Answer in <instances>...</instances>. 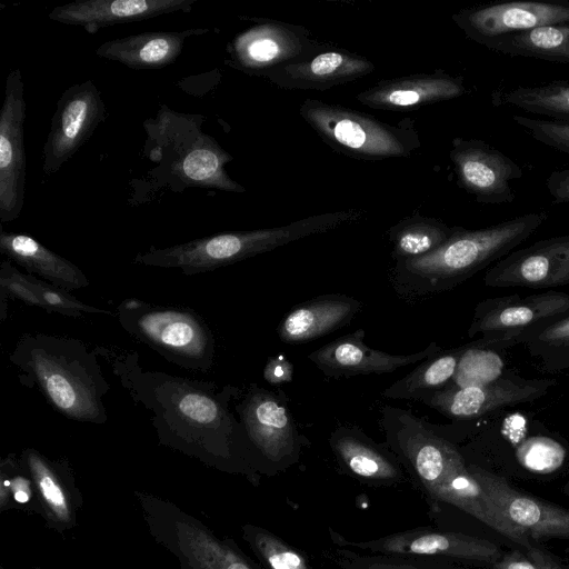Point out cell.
Wrapping results in <instances>:
<instances>
[{
	"instance_id": "24",
	"label": "cell",
	"mask_w": 569,
	"mask_h": 569,
	"mask_svg": "<svg viewBox=\"0 0 569 569\" xmlns=\"http://www.w3.org/2000/svg\"><path fill=\"white\" fill-rule=\"evenodd\" d=\"M466 91L461 77L436 72L383 80L361 91L356 98L373 109L408 110L456 99Z\"/></svg>"
},
{
	"instance_id": "43",
	"label": "cell",
	"mask_w": 569,
	"mask_h": 569,
	"mask_svg": "<svg viewBox=\"0 0 569 569\" xmlns=\"http://www.w3.org/2000/svg\"><path fill=\"white\" fill-rule=\"evenodd\" d=\"M540 367L547 372H558L569 369V347L543 351L536 356Z\"/></svg>"
},
{
	"instance_id": "42",
	"label": "cell",
	"mask_w": 569,
	"mask_h": 569,
	"mask_svg": "<svg viewBox=\"0 0 569 569\" xmlns=\"http://www.w3.org/2000/svg\"><path fill=\"white\" fill-rule=\"evenodd\" d=\"M292 370V365L282 356L271 357L263 369V378L272 385L288 382Z\"/></svg>"
},
{
	"instance_id": "29",
	"label": "cell",
	"mask_w": 569,
	"mask_h": 569,
	"mask_svg": "<svg viewBox=\"0 0 569 569\" xmlns=\"http://www.w3.org/2000/svg\"><path fill=\"white\" fill-rule=\"evenodd\" d=\"M482 46L511 57L569 63V23L500 36L485 41Z\"/></svg>"
},
{
	"instance_id": "8",
	"label": "cell",
	"mask_w": 569,
	"mask_h": 569,
	"mask_svg": "<svg viewBox=\"0 0 569 569\" xmlns=\"http://www.w3.org/2000/svg\"><path fill=\"white\" fill-rule=\"evenodd\" d=\"M329 537L336 547L361 552L429 557L447 561L481 563L487 567L503 553L489 540L427 527L360 541L349 540L329 528Z\"/></svg>"
},
{
	"instance_id": "40",
	"label": "cell",
	"mask_w": 569,
	"mask_h": 569,
	"mask_svg": "<svg viewBox=\"0 0 569 569\" xmlns=\"http://www.w3.org/2000/svg\"><path fill=\"white\" fill-rule=\"evenodd\" d=\"M523 550L503 552L495 562L488 566L489 569H567L560 561L545 550L532 546Z\"/></svg>"
},
{
	"instance_id": "34",
	"label": "cell",
	"mask_w": 569,
	"mask_h": 569,
	"mask_svg": "<svg viewBox=\"0 0 569 569\" xmlns=\"http://www.w3.org/2000/svg\"><path fill=\"white\" fill-rule=\"evenodd\" d=\"M11 509L38 515L32 480L22 468L19 456L14 453L0 460V512Z\"/></svg>"
},
{
	"instance_id": "18",
	"label": "cell",
	"mask_w": 569,
	"mask_h": 569,
	"mask_svg": "<svg viewBox=\"0 0 569 569\" xmlns=\"http://www.w3.org/2000/svg\"><path fill=\"white\" fill-rule=\"evenodd\" d=\"M430 507L453 506L480 520L525 549L532 547L529 536L515 526L470 473L459 453L442 476L422 492Z\"/></svg>"
},
{
	"instance_id": "11",
	"label": "cell",
	"mask_w": 569,
	"mask_h": 569,
	"mask_svg": "<svg viewBox=\"0 0 569 569\" xmlns=\"http://www.w3.org/2000/svg\"><path fill=\"white\" fill-rule=\"evenodd\" d=\"M27 103L21 70H11L6 79L0 111V221L20 217L24 204L27 157L24 122Z\"/></svg>"
},
{
	"instance_id": "3",
	"label": "cell",
	"mask_w": 569,
	"mask_h": 569,
	"mask_svg": "<svg viewBox=\"0 0 569 569\" xmlns=\"http://www.w3.org/2000/svg\"><path fill=\"white\" fill-rule=\"evenodd\" d=\"M545 211L521 214L487 228L455 227L452 236L422 257L398 260L406 283L420 292L450 290L507 256L541 224Z\"/></svg>"
},
{
	"instance_id": "4",
	"label": "cell",
	"mask_w": 569,
	"mask_h": 569,
	"mask_svg": "<svg viewBox=\"0 0 569 569\" xmlns=\"http://www.w3.org/2000/svg\"><path fill=\"white\" fill-rule=\"evenodd\" d=\"M116 317L126 332L167 361L191 371L208 372L212 368L216 340L193 310L124 299L118 305Z\"/></svg>"
},
{
	"instance_id": "33",
	"label": "cell",
	"mask_w": 569,
	"mask_h": 569,
	"mask_svg": "<svg viewBox=\"0 0 569 569\" xmlns=\"http://www.w3.org/2000/svg\"><path fill=\"white\" fill-rule=\"evenodd\" d=\"M241 537L264 569H312L300 550L263 527L244 523Z\"/></svg>"
},
{
	"instance_id": "32",
	"label": "cell",
	"mask_w": 569,
	"mask_h": 569,
	"mask_svg": "<svg viewBox=\"0 0 569 569\" xmlns=\"http://www.w3.org/2000/svg\"><path fill=\"white\" fill-rule=\"evenodd\" d=\"M455 227L445 222L415 214L408 217L389 230L397 260L426 256L441 247L453 233Z\"/></svg>"
},
{
	"instance_id": "46",
	"label": "cell",
	"mask_w": 569,
	"mask_h": 569,
	"mask_svg": "<svg viewBox=\"0 0 569 569\" xmlns=\"http://www.w3.org/2000/svg\"><path fill=\"white\" fill-rule=\"evenodd\" d=\"M567 569H569V563L566 566Z\"/></svg>"
},
{
	"instance_id": "44",
	"label": "cell",
	"mask_w": 569,
	"mask_h": 569,
	"mask_svg": "<svg viewBox=\"0 0 569 569\" xmlns=\"http://www.w3.org/2000/svg\"><path fill=\"white\" fill-rule=\"evenodd\" d=\"M565 492L569 495V482L565 487Z\"/></svg>"
},
{
	"instance_id": "5",
	"label": "cell",
	"mask_w": 569,
	"mask_h": 569,
	"mask_svg": "<svg viewBox=\"0 0 569 569\" xmlns=\"http://www.w3.org/2000/svg\"><path fill=\"white\" fill-rule=\"evenodd\" d=\"M153 540L180 569H258L229 537H218L198 518L153 493L133 492Z\"/></svg>"
},
{
	"instance_id": "6",
	"label": "cell",
	"mask_w": 569,
	"mask_h": 569,
	"mask_svg": "<svg viewBox=\"0 0 569 569\" xmlns=\"http://www.w3.org/2000/svg\"><path fill=\"white\" fill-rule=\"evenodd\" d=\"M299 113L333 149L346 154L378 160L408 157L420 147L410 120L392 126L366 113L306 99Z\"/></svg>"
},
{
	"instance_id": "26",
	"label": "cell",
	"mask_w": 569,
	"mask_h": 569,
	"mask_svg": "<svg viewBox=\"0 0 569 569\" xmlns=\"http://www.w3.org/2000/svg\"><path fill=\"white\" fill-rule=\"evenodd\" d=\"M207 32L209 29L204 28L142 32L106 41L97 48L96 54L132 70H156L173 63L188 38Z\"/></svg>"
},
{
	"instance_id": "12",
	"label": "cell",
	"mask_w": 569,
	"mask_h": 569,
	"mask_svg": "<svg viewBox=\"0 0 569 569\" xmlns=\"http://www.w3.org/2000/svg\"><path fill=\"white\" fill-rule=\"evenodd\" d=\"M458 184L482 204H508L516 199L511 182L522 168L486 141L455 138L449 153Z\"/></svg>"
},
{
	"instance_id": "38",
	"label": "cell",
	"mask_w": 569,
	"mask_h": 569,
	"mask_svg": "<svg viewBox=\"0 0 569 569\" xmlns=\"http://www.w3.org/2000/svg\"><path fill=\"white\" fill-rule=\"evenodd\" d=\"M512 120L537 141L569 154V120L512 114Z\"/></svg>"
},
{
	"instance_id": "13",
	"label": "cell",
	"mask_w": 569,
	"mask_h": 569,
	"mask_svg": "<svg viewBox=\"0 0 569 569\" xmlns=\"http://www.w3.org/2000/svg\"><path fill=\"white\" fill-rule=\"evenodd\" d=\"M555 385L551 379L525 380L501 376L485 385L447 386L419 400L449 418L475 419L506 407L535 401Z\"/></svg>"
},
{
	"instance_id": "2",
	"label": "cell",
	"mask_w": 569,
	"mask_h": 569,
	"mask_svg": "<svg viewBox=\"0 0 569 569\" xmlns=\"http://www.w3.org/2000/svg\"><path fill=\"white\" fill-rule=\"evenodd\" d=\"M81 340L43 332L24 333L9 356L18 379L37 388L63 417L94 425L108 420L103 397L110 390L97 358Z\"/></svg>"
},
{
	"instance_id": "15",
	"label": "cell",
	"mask_w": 569,
	"mask_h": 569,
	"mask_svg": "<svg viewBox=\"0 0 569 569\" xmlns=\"http://www.w3.org/2000/svg\"><path fill=\"white\" fill-rule=\"evenodd\" d=\"M19 460L32 480L44 526L60 535L73 529L83 499L69 460L51 459L31 447L21 450Z\"/></svg>"
},
{
	"instance_id": "16",
	"label": "cell",
	"mask_w": 569,
	"mask_h": 569,
	"mask_svg": "<svg viewBox=\"0 0 569 569\" xmlns=\"http://www.w3.org/2000/svg\"><path fill=\"white\" fill-rule=\"evenodd\" d=\"M466 37L482 44L500 36L569 23V1H511L465 8L452 16Z\"/></svg>"
},
{
	"instance_id": "41",
	"label": "cell",
	"mask_w": 569,
	"mask_h": 569,
	"mask_svg": "<svg viewBox=\"0 0 569 569\" xmlns=\"http://www.w3.org/2000/svg\"><path fill=\"white\" fill-rule=\"evenodd\" d=\"M553 204L569 203V166L552 171L546 179Z\"/></svg>"
},
{
	"instance_id": "17",
	"label": "cell",
	"mask_w": 569,
	"mask_h": 569,
	"mask_svg": "<svg viewBox=\"0 0 569 569\" xmlns=\"http://www.w3.org/2000/svg\"><path fill=\"white\" fill-rule=\"evenodd\" d=\"M315 48L318 47L303 27L261 23L237 34L228 43L230 59L226 63L250 74L262 76L278 66L310 54Z\"/></svg>"
},
{
	"instance_id": "25",
	"label": "cell",
	"mask_w": 569,
	"mask_h": 569,
	"mask_svg": "<svg viewBox=\"0 0 569 569\" xmlns=\"http://www.w3.org/2000/svg\"><path fill=\"white\" fill-rule=\"evenodd\" d=\"M330 446L341 470L366 485L389 487L405 480L397 457L361 431L339 428L332 433Z\"/></svg>"
},
{
	"instance_id": "1",
	"label": "cell",
	"mask_w": 569,
	"mask_h": 569,
	"mask_svg": "<svg viewBox=\"0 0 569 569\" xmlns=\"http://www.w3.org/2000/svg\"><path fill=\"white\" fill-rule=\"evenodd\" d=\"M97 352L108 359L134 403L149 413L161 446L258 483L248 463L244 430L230 410L234 387L218 388L209 381L147 370L137 351L99 347Z\"/></svg>"
},
{
	"instance_id": "10",
	"label": "cell",
	"mask_w": 569,
	"mask_h": 569,
	"mask_svg": "<svg viewBox=\"0 0 569 569\" xmlns=\"http://www.w3.org/2000/svg\"><path fill=\"white\" fill-rule=\"evenodd\" d=\"M108 117L100 90L91 80L67 88L57 101L42 150V171L58 172Z\"/></svg>"
},
{
	"instance_id": "28",
	"label": "cell",
	"mask_w": 569,
	"mask_h": 569,
	"mask_svg": "<svg viewBox=\"0 0 569 569\" xmlns=\"http://www.w3.org/2000/svg\"><path fill=\"white\" fill-rule=\"evenodd\" d=\"M361 309L350 297L329 295L297 306L280 321L278 336L286 343H301L346 326Z\"/></svg>"
},
{
	"instance_id": "20",
	"label": "cell",
	"mask_w": 569,
	"mask_h": 569,
	"mask_svg": "<svg viewBox=\"0 0 569 569\" xmlns=\"http://www.w3.org/2000/svg\"><path fill=\"white\" fill-rule=\"evenodd\" d=\"M468 469L506 517L529 537L569 538V510L523 495L505 478L477 465Z\"/></svg>"
},
{
	"instance_id": "9",
	"label": "cell",
	"mask_w": 569,
	"mask_h": 569,
	"mask_svg": "<svg viewBox=\"0 0 569 569\" xmlns=\"http://www.w3.org/2000/svg\"><path fill=\"white\" fill-rule=\"evenodd\" d=\"M567 312L569 295L560 291L487 298L476 306L468 336H479L480 347L505 349L525 330Z\"/></svg>"
},
{
	"instance_id": "21",
	"label": "cell",
	"mask_w": 569,
	"mask_h": 569,
	"mask_svg": "<svg viewBox=\"0 0 569 569\" xmlns=\"http://www.w3.org/2000/svg\"><path fill=\"white\" fill-rule=\"evenodd\" d=\"M363 337V330L358 329L351 335L340 337L320 347L308 358L328 377L341 378L392 372L441 352L436 342H430L426 349L419 352L393 356L366 346Z\"/></svg>"
},
{
	"instance_id": "47",
	"label": "cell",
	"mask_w": 569,
	"mask_h": 569,
	"mask_svg": "<svg viewBox=\"0 0 569 569\" xmlns=\"http://www.w3.org/2000/svg\"><path fill=\"white\" fill-rule=\"evenodd\" d=\"M0 569H4L3 566H0Z\"/></svg>"
},
{
	"instance_id": "37",
	"label": "cell",
	"mask_w": 569,
	"mask_h": 569,
	"mask_svg": "<svg viewBox=\"0 0 569 569\" xmlns=\"http://www.w3.org/2000/svg\"><path fill=\"white\" fill-rule=\"evenodd\" d=\"M36 289L41 298L43 310L47 312H57L68 317H81L82 313L110 315L112 312L94 306L87 305L69 291L51 284L50 282L32 276Z\"/></svg>"
},
{
	"instance_id": "27",
	"label": "cell",
	"mask_w": 569,
	"mask_h": 569,
	"mask_svg": "<svg viewBox=\"0 0 569 569\" xmlns=\"http://www.w3.org/2000/svg\"><path fill=\"white\" fill-rule=\"evenodd\" d=\"M0 251L9 260L39 276L42 280L67 291L89 286L82 270L29 234L0 231Z\"/></svg>"
},
{
	"instance_id": "31",
	"label": "cell",
	"mask_w": 569,
	"mask_h": 569,
	"mask_svg": "<svg viewBox=\"0 0 569 569\" xmlns=\"http://www.w3.org/2000/svg\"><path fill=\"white\" fill-rule=\"evenodd\" d=\"M491 97L495 106H508L528 113L569 120V82L567 81L498 89Z\"/></svg>"
},
{
	"instance_id": "30",
	"label": "cell",
	"mask_w": 569,
	"mask_h": 569,
	"mask_svg": "<svg viewBox=\"0 0 569 569\" xmlns=\"http://www.w3.org/2000/svg\"><path fill=\"white\" fill-rule=\"evenodd\" d=\"M465 346L441 351L439 355L426 359L422 363L392 383L383 391V397L391 399H417L443 389L452 380Z\"/></svg>"
},
{
	"instance_id": "7",
	"label": "cell",
	"mask_w": 569,
	"mask_h": 569,
	"mask_svg": "<svg viewBox=\"0 0 569 569\" xmlns=\"http://www.w3.org/2000/svg\"><path fill=\"white\" fill-rule=\"evenodd\" d=\"M237 411L247 438L248 463L256 473H273L297 460L299 445L291 417L274 395L251 387Z\"/></svg>"
},
{
	"instance_id": "22",
	"label": "cell",
	"mask_w": 569,
	"mask_h": 569,
	"mask_svg": "<svg viewBox=\"0 0 569 569\" xmlns=\"http://www.w3.org/2000/svg\"><path fill=\"white\" fill-rule=\"evenodd\" d=\"M198 0H76L54 7L48 19L96 33L101 28L190 12Z\"/></svg>"
},
{
	"instance_id": "45",
	"label": "cell",
	"mask_w": 569,
	"mask_h": 569,
	"mask_svg": "<svg viewBox=\"0 0 569 569\" xmlns=\"http://www.w3.org/2000/svg\"><path fill=\"white\" fill-rule=\"evenodd\" d=\"M33 569H44V568L36 567V568H33Z\"/></svg>"
},
{
	"instance_id": "14",
	"label": "cell",
	"mask_w": 569,
	"mask_h": 569,
	"mask_svg": "<svg viewBox=\"0 0 569 569\" xmlns=\"http://www.w3.org/2000/svg\"><path fill=\"white\" fill-rule=\"evenodd\" d=\"M490 288L551 289L569 283V234L512 250L483 277Z\"/></svg>"
},
{
	"instance_id": "19",
	"label": "cell",
	"mask_w": 569,
	"mask_h": 569,
	"mask_svg": "<svg viewBox=\"0 0 569 569\" xmlns=\"http://www.w3.org/2000/svg\"><path fill=\"white\" fill-rule=\"evenodd\" d=\"M392 413L396 421L386 426L388 446L423 492L441 477L459 451L409 412L393 410Z\"/></svg>"
},
{
	"instance_id": "35",
	"label": "cell",
	"mask_w": 569,
	"mask_h": 569,
	"mask_svg": "<svg viewBox=\"0 0 569 569\" xmlns=\"http://www.w3.org/2000/svg\"><path fill=\"white\" fill-rule=\"evenodd\" d=\"M502 367V359L493 349L472 342L465 346L452 386L468 387L492 382L501 377Z\"/></svg>"
},
{
	"instance_id": "39",
	"label": "cell",
	"mask_w": 569,
	"mask_h": 569,
	"mask_svg": "<svg viewBox=\"0 0 569 569\" xmlns=\"http://www.w3.org/2000/svg\"><path fill=\"white\" fill-rule=\"evenodd\" d=\"M0 291L9 298L21 300L28 306L43 309L41 298L33 283L32 274L19 271L11 260L0 266Z\"/></svg>"
},
{
	"instance_id": "36",
	"label": "cell",
	"mask_w": 569,
	"mask_h": 569,
	"mask_svg": "<svg viewBox=\"0 0 569 569\" xmlns=\"http://www.w3.org/2000/svg\"><path fill=\"white\" fill-rule=\"evenodd\" d=\"M525 345L529 355L569 347V312L549 318L512 338L508 347Z\"/></svg>"
},
{
	"instance_id": "23",
	"label": "cell",
	"mask_w": 569,
	"mask_h": 569,
	"mask_svg": "<svg viewBox=\"0 0 569 569\" xmlns=\"http://www.w3.org/2000/svg\"><path fill=\"white\" fill-rule=\"evenodd\" d=\"M375 70V64L346 50H325L278 66L262 76L289 90H328L355 81Z\"/></svg>"
}]
</instances>
